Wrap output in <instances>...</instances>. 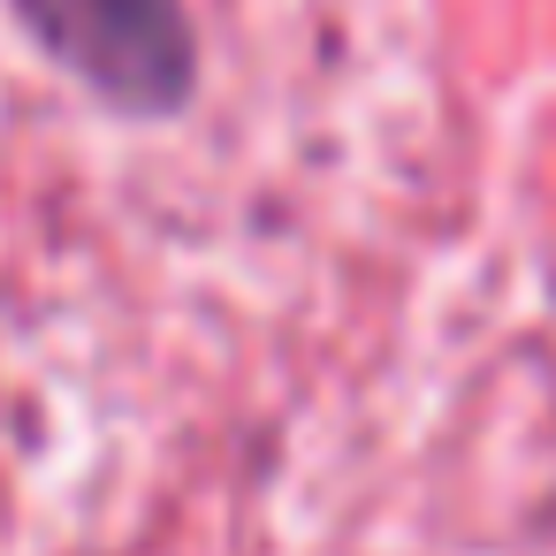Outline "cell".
I'll return each mask as SVG.
<instances>
[{"mask_svg":"<svg viewBox=\"0 0 556 556\" xmlns=\"http://www.w3.org/2000/svg\"><path fill=\"white\" fill-rule=\"evenodd\" d=\"M24 31L115 108H176L191 92V16L184 0H9Z\"/></svg>","mask_w":556,"mask_h":556,"instance_id":"1","label":"cell"}]
</instances>
